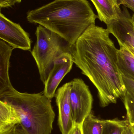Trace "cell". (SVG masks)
Segmentation results:
<instances>
[{"instance_id":"1","label":"cell","mask_w":134,"mask_h":134,"mask_svg":"<svg viewBox=\"0 0 134 134\" xmlns=\"http://www.w3.org/2000/svg\"><path fill=\"white\" fill-rule=\"evenodd\" d=\"M107 29L93 24L72 47L74 63L97 88L103 108L115 104L127 91L118 65L116 48Z\"/></svg>"},{"instance_id":"2","label":"cell","mask_w":134,"mask_h":134,"mask_svg":"<svg viewBox=\"0 0 134 134\" xmlns=\"http://www.w3.org/2000/svg\"><path fill=\"white\" fill-rule=\"evenodd\" d=\"M97 18L87 0H54L28 12L27 16L28 22L56 33L71 48Z\"/></svg>"},{"instance_id":"3","label":"cell","mask_w":134,"mask_h":134,"mask_svg":"<svg viewBox=\"0 0 134 134\" xmlns=\"http://www.w3.org/2000/svg\"><path fill=\"white\" fill-rule=\"evenodd\" d=\"M0 100L13 108L19 121L28 134H51L55 118L51 100L43 91L20 93L15 88L0 95Z\"/></svg>"},{"instance_id":"4","label":"cell","mask_w":134,"mask_h":134,"mask_svg":"<svg viewBox=\"0 0 134 134\" xmlns=\"http://www.w3.org/2000/svg\"><path fill=\"white\" fill-rule=\"evenodd\" d=\"M35 34L37 40L31 53L44 85L55 61L63 54L71 53L72 48L61 36L41 25Z\"/></svg>"},{"instance_id":"5","label":"cell","mask_w":134,"mask_h":134,"mask_svg":"<svg viewBox=\"0 0 134 134\" xmlns=\"http://www.w3.org/2000/svg\"><path fill=\"white\" fill-rule=\"evenodd\" d=\"M71 83L70 99L73 120L76 124L82 125L92 112L93 96L89 86L82 79H74Z\"/></svg>"},{"instance_id":"6","label":"cell","mask_w":134,"mask_h":134,"mask_svg":"<svg viewBox=\"0 0 134 134\" xmlns=\"http://www.w3.org/2000/svg\"><path fill=\"white\" fill-rule=\"evenodd\" d=\"M0 38L13 49L30 51L31 41L29 34L19 24L13 23L0 14Z\"/></svg>"},{"instance_id":"7","label":"cell","mask_w":134,"mask_h":134,"mask_svg":"<svg viewBox=\"0 0 134 134\" xmlns=\"http://www.w3.org/2000/svg\"><path fill=\"white\" fill-rule=\"evenodd\" d=\"M106 25L107 29L116 38L120 46L134 49V24L126 9H123L119 17Z\"/></svg>"},{"instance_id":"8","label":"cell","mask_w":134,"mask_h":134,"mask_svg":"<svg viewBox=\"0 0 134 134\" xmlns=\"http://www.w3.org/2000/svg\"><path fill=\"white\" fill-rule=\"evenodd\" d=\"M73 63L71 53L63 54L55 61L44 84L43 92L49 99L52 100L55 97L57 87L65 76L70 72Z\"/></svg>"},{"instance_id":"9","label":"cell","mask_w":134,"mask_h":134,"mask_svg":"<svg viewBox=\"0 0 134 134\" xmlns=\"http://www.w3.org/2000/svg\"><path fill=\"white\" fill-rule=\"evenodd\" d=\"M71 82L58 88L55 94L58 107V123L62 134H67L75 124L70 102Z\"/></svg>"},{"instance_id":"10","label":"cell","mask_w":134,"mask_h":134,"mask_svg":"<svg viewBox=\"0 0 134 134\" xmlns=\"http://www.w3.org/2000/svg\"><path fill=\"white\" fill-rule=\"evenodd\" d=\"M13 49L2 40L0 41V95L14 89L9 79L10 59Z\"/></svg>"},{"instance_id":"11","label":"cell","mask_w":134,"mask_h":134,"mask_svg":"<svg viewBox=\"0 0 134 134\" xmlns=\"http://www.w3.org/2000/svg\"><path fill=\"white\" fill-rule=\"evenodd\" d=\"M98 13V18L105 24L119 17L122 11L118 0H90Z\"/></svg>"},{"instance_id":"12","label":"cell","mask_w":134,"mask_h":134,"mask_svg":"<svg viewBox=\"0 0 134 134\" xmlns=\"http://www.w3.org/2000/svg\"><path fill=\"white\" fill-rule=\"evenodd\" d=\"M118 65L122 75L134 80V56L125 46H120L117 53Z\"/></svg>"},{"instance_id":"13","label":"cell","mask_w":134,"mask_h":134,"mask_svg":"<svg viewBox=\"0 0 134 134\" xmlns=\"http://www.w3.org/2000/svg\"><path fill=\"white\" fill-rule=\"evenodd\" d=\"M19 121L14 109L0 100V134H3L17 124Z\"/></svg>"},{"instance_id":"14","label":"cell","mask_w":134,"mask_h":134,"mask_svg":"<svg viewBox=\"0 0 134 134\" xmlns=\"http://www.w3.org/2000/svg\"><path fill=\"white\" fill-rule=\"evenodd\" d=\"M105 120H101L94 115L92 112L85 118L82 124L83 134H102Z\"/></svg>"},{"instance_id":"15","label":"cell","mask_w":134,"mask_h":134,"mask_svg":"<svg viewBox=\"0 0 134 134\" xmlns=\"http://www.w3.org/2000/svg\"><path fill=\"white\" fill-rule=\"evenodd\" d=\"M128 123L127 120L117 119L105 120L102 134H122Z\"/></svg>"},{"instance_id":"16","label":"cell","mask_w":134,"mask_h":134,"mask_svg":"<svg viewBox=\"0 0 134 134\" xmlns=\"http://www.w3.org/2000/svg\"><path fill=\"white\" fill-rule=\"evenodd\" d=\"M122 100L126 110L127 120L134 133V93L127 91Z\"/></svg>"},{"instance_id":"17","label":"cell","mask_w":134,"mask_h":134,"mask_svg":"<svg viewBox=\"0 0 134 134\" xmlns=\"http://www.w3.org/2000/svg\"><path fill=\"white\" fill-rule=\"evenodd\" d=\"M3 134H28L20 124H17Z\"/></svg>"},{"instance_id":"18","label":"cell","mask_w":134,"mask_h":134,"mask_svg":"<svg viewBox=\"0 0 134 134\" xmlns=\"http://www.w3.org/2000/svg\"><path fill=\"white\" fill-rule=\"evenodd\" d=\"M122 76L127 91L134 93V80L125 76Z\"/></svg>"},{"instance_id":"19","label":"cell","mask_w":134,"mask_h":134,"mask_svg":"<svg viewBox=\"0 0 134 134\" xmlns=\"http://www.w3.org/2000/svg\"><path fill=\"white\" fill-rule=\"evenodd\" d=\"M21 0H0L1 8H8L14 5L16 3H19Z\"/></svg>"},{"instance_id":"20","label":"cell","mask_w":134,"mask_h":134,"mask_svg":"<svg viewBox=\"0 0 134 134\" xmlns=\"http://www.w3.org/2000/svg\"><path fill=\"white\" fill-rule=\"evenodd\" d=\"M120 5H123L129 8L134 12V0H118Z\"/></svg>"},{"instance_id":"21","label":"cell","mask_w":134,"mask_h":134,"mask_svg":"<svg viewBox=\"0 0 134 134\" xmlns=\"http://www.w3.org/2000/svg\"><path fill=\"white\" fill-rule=\"evenodd\" d=\"M67 134H83L82 129V125L75 124L72 129Z\"/></svg>"},{"instance_id":"22","label":"cell","mask_w":134,"mask_h":134,"mask_svg":"<svg viewBox=\"0 0 134 134\" xmlns=\"http://www.w3.org/2000/svg\"><path fill=\"white\" fill-rule=\"evenodd\" d=\"M122 134H134L132 129H131V127L130 126L129 124H128L127 126L125 127V129L123 131Z\"/></svg>"},{"instance_id":"23","label":"cell","mask_w":134,"mask_h":134,"mask_svg":"<svg viewBox=\"0 0 134 134\" xmlns=\"http://www.w3.org/2000/svg\"><path fill=\"white\" fill-rule=\"evenodd\" d=\"M129 51L131 52V53L134 56V49H133L130 48L129 49Z\"/></svg>"},{"instance_id":"24","label":"cell","mask_w":134,"mask_h":134,"mask_svg":"<svg viewBox=\"0 0 134 134\" xmlns=\"http://www.w3.org/2000/svg\"><path fill=\"white\" fill-rule=\"evenodd\" d=\"M131 18H132V20H133V22L134 24V13L133 14V15L131 16Z\"/></svg>"}]
</instances>
